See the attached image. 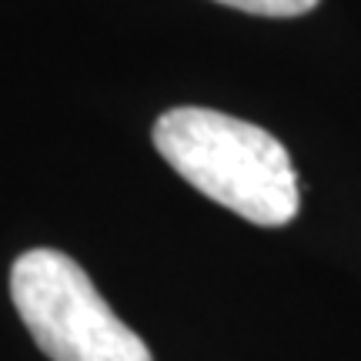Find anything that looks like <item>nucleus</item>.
I'll return each mask as SVG.
<instances>
[{
	"label": "nucleus",
	"instance_id": "f257e3e1",
	"mask_svg": "<svg viewBox=\"0 0 361 361\" xmlns=\"http://www.w3.org/2000/svg\"><path fill=\"white\" fill-rule=\"evenodd\" d=\"M154 147L191 188L238 218L261 228L295 221L301 194L291 154L258 124L207 107H174L157 117Z\"/></svg>",
	"mask_w": 361,
	"mask_h": 361
},
{
	"label": "nucleus",
	"instance_id": "f03ea898",
	"mask_svg": "<svg viewBox=\"0 0 361 361\" xmlns=\"http://www.w3.org/2000/svg\"><path fill=\"white\" fill-rule=\"evenodd\" d=\"M13 308L51 361H154L74 258L34 247L11 268Z\"/></svg>",
	"mask_w": 361,
	"mask_h": 361
},
{
	"label": "nucleus",
	"instance_id": "7ed1b4c3",
	"mask_svg": "<svg viewBox=\"0 0 361 361\" xmlns=\"http://www.w3.org/2000/svg\"><path fill=\"white\" fill-rule=\"evenodd\" d=\"M224 7L245 13H258V17H298L318 7V0H218Z\"/></svg>",
	"mask_w": 361,
	"mask_h": 361
}]
</instances>
